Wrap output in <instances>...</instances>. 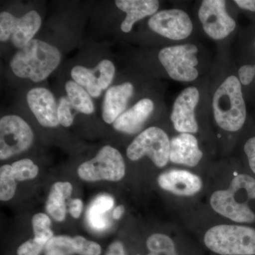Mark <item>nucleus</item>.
Masks as SVG:
<instances>
[{
  "label": "nucleus",
  "instance_id": "obj_23",
  "mask_svg": "<svg viewBox=\"0 0 255 255\" xmlns=\"http://www.w3.org/2000/svg\"><path fill=\"white\" fill-rule=\"evenodd\" d=\"M77 254L74 238L68 236H53L47 243L44 255H73Z\"/></svg>",
  "mask_w": 255,
  "mask_h": 255
},
{
  "label": "nucleus",
  "instance_id": "obj_18",
  "mask_svg": "<svg viewBox=\"0 0 255 255\" xmlns=\"http://www.w3.org/2000/svg\"><path fill=\"white\" fill-rule=\"evenodd\" d=\"M115 3L119 9L127 13V17L121 26L124 33L131 31L137 21L155 14L159 6V1L156 0H117Z\"/></svg>",
  "mask_w": 255,
  "mask_h": 255
},
{
  "label": "nucleus",
  "instance_id": "obj_17",
  "mask_svg": "<svg viewBox=\"0 0 255 255\" xmlns=\"http://www.w3.org/2000/svg\"><path fill=\"white\" fill-rule=\"evenodd\" d=\"M154 110V104L150 99H142L133 107L124 112L115 122V130L127 134H135L141 130L144 124Z\"/></svg>",
  "mask_w": 255,
  "mask_h": 255
},
{
  "label": "nucleus",
  "instance_id": "obj_13",
  "mask_svg": "<svg viewBox=\"0 0 255 255\" xmlns=\"http://www.w3.org/2000/svg\"><path fill=\"white\" fill-rule=\"evenodd\" d=\"M26 100L32 113L42 127H58V105L51 92L43 87L32 89L28 92Z\"/></svg>",
  "mask_w": 255,
  "mask_h": 255
},
{
  "label": "nucleus",
  "instance_id": "obj_12",
  "mask_svg": "<svg viewBox=\"0 0 255 255\" xmlns=\"http://www.w3.org/2000/svg\"><path fill=\"white\" fill-rule=\"evenodd\" d=\"M199 92L195 87L183 90L174 102L171 120L174 128L181 133H196L198 124L195 109L199 101Z\"/></svg>",
  "mask_w": 255,
  "mask_h": 255
},
{
  "label": "nucleus",
  "instance_id": "obj_2",
  "mask_svg": "<svg viewBox=\"0 0 255 255\" xmlns=\"http://www.w3.org/2000/svg\"><path fill=\"white\" fill-rule=\"evenodd\" d=\"M60 60L61 54L56 47L33 39L14 55L10 67L16 76L39 82L58 68Z\"/></svg>",
  "mask_w": 255,
  "mask_h": 255
},
{
  "label": "nucleus",
  "instance_id": "obj_36",
  "mask_svg": "<svg viewBox=\"0 0 255 255\" xmlns=\"http://www.w3.org/2000/svg\"><path fill=\"white\" fill-rule=\"evenodd\" d=\"M83 204L81 199H74L70 202V213L74 219H78L82 214Z\"/></svg>",
  "mask_w": 255,
  "mask_h": 255
},
{
  "label": "nucleus",
  "instance_id": "obj_38",
  "mask_svg": "<svg viewBox=\"0 0 255 255\" xmlns=\"http://www.w3.org/2000/svg\"><path fill=\"white\" fill-rule=\"evenodd\" d=\"M124 206H119L114 209L113 213V217L114 219L118 220L122 217V215H123L124 213Z\"/></svg>",
  "mask_w": 255,
  "mask_h": 255
},
{
  "label": "nucleus",
  "instance_id": "obj_25",
  "mask_svg": "<svg viewBox=\"0 0 255 255\" xmlns=\"http://www.w3.org/2000/svg\"><path fill=\"white\" fill-rule=\"evenodd\" d=\"M32 227H33L34 238L40 241L44 242L45 243L53 237V231L50 229L51 221L46 214H36L32 218Z\"/></svg>",
  "mask_w": 255,
  "mask_h": 255
},
{
  "label": "nucleus",
  "instance_id": "obj_34",
  "mask_svg": "<svg viewBox=\"0 0 255 255\" xmlns=\"http://www.w3.org/2000/svg\"><path fill=\"white\" fill-rule=\"evenodd\" d=\"M244 150L249 161L250 167L255 174V136L251 137L246 142Z\"/></svg>",
  "mask_w": 255,
  "mask_h": 255
},
{
  "label": "nucleus",
  "instance_id": "obj_22",
  "mask_svg": "<svg viewBox=\"0 0 255 255\" xmlns=\"http://www.w3.org/2000/svg\"><path fill=\"white\" fill-rule=\"evenodd\" d=\"M146 246L150 251L147 255H178L174 241L164 234L152 235L147 238Z\"/></svg>",
  "mask_w": 255,
  "mask_h": 255
},
{
  "label": "nucleus",
  "instance_id": "obj_7",
  "mask_svg": "<svg viewBox=\"0 0 255 255\" xmlns=\"http://www.w3.org/2000/svg\"><path fill=\"white\" fill-rule=\"evenodd\" d=\"M197 47L194 44L166 47L159 51L158 58L169 76L179 82H192L199 76L196 67Z\"/></svg>",
  "mask_w": 255,
  "mask_h": 255
},
{
  "label": "nucleus",
  "instance_id": "obj_9",
  "mask_svg": "<svg viewBox=\"0 0 255 255\" xmlns=\"http://www.w3.org/2000/svg\"><path fill=\"white\" fill-rule=\"evenodd\" d=\"M41 23V16L34 10L20 18L3 11L0 14V41L10 40L15 47L21 49L33 40Z\"/></svg>",
  "mask_w": 255,
  "mask_h": 255
},
{
  "label": "nucleus",
  "instance_id": "obj_28",
  "mask_svg": "<svg viewBox=\"0 0 255 255\" xmlns=\"http://www.w3.org/2000/svg\"><path fill=\"white\" fill-rule=\"evenodd\" d=\"M100 73V84L102 90L108 88L115 75V66L110 60H103L96 67Z\"/></svg>",
  "mask_w": 255,
  "mask_h": 255
},
{
  "label": "nucleus",
  "instance_id": "obj_6",
  "mask_svg": "<svg viewBox=\"0 0 255 255\" xmlns=\"http://www.w3.org/2000/svg\"><path fill=\"white\" fill-rule=\"evenodd\" d=\"M170 140L158 127H150L142 131L128 147L127 155L132 161L148 156L157 167H164L169 160Z\"/></svg>",
  "mask_w": 255,
  "mask_h": 255
},
{
  "label": "nucleus",
  "instance_id": "obj_3",
  "mask_svg": "<svg viewBox=\"0 0 255 255\" xmlns=\"http://www.w3.org/2000/svg\"><path fill=\"white\" fill-rule=\"evenodd\" d=\"M215 120L219 127L236 132L246 122L247 111L239 79L228 77L216 90L212 104Z\"/></svg>",
  "mask_w": 255,
  "mask_h": 255
},
{
  "label": "nucleus",
  "instance_id": "obj_8",
  "mask_svg": "<svg viewBox=\"0 0 255 255\" xmlns=\"http://www.w3.org/2000/svg\"><path fill=\"white\" fill-rule=\"evenodd\" d=\"M31 128L21 117L8 115L0 120V159L4 160L24 152L33 141Z\"/></svg>",
  "mask_w": 255,
  "mask_h": 255
},
{
  "label": "nucleus",
  "instance_id": "obj_15",
  "mask_svg": "<svg viewBox=\"0 0 255 255\" xmlns=\"http://www.w3.org/2000/svg\"><path fill=\"white\" fill-rule=\"evenodd\" d=\"M203 157L197 139L190 133H181L170 140L169 160L175 164L196 167Z\"/></svg>",
  "mask_w": 255,
  "mask_h": 255
},
{
  "label": "nucleus",
  "instance_id": "obj_29",
  "mask_svg": "<svg viewBox=\"0 0 255 255\" xmlns=\"http://www.w3.org/2000/svg\"><path fill=\"white\" fill-rule=\"evenodd\" d=\"M74 241L78 255H100L102 253V248L95 242L90 241L80 236L74 237Z\"/></svg>",
  "mask_w": 255,
  "mask_h": 255
},
{
  "label": "nucleus",
  "instance_id": "obj_37",
  "mask_svg": "<svg viewBox=\"0 0 255 255\" xmlns=\"http://www.w3.org/2000/svg\"><path fill=\"white\" fill-rule=\"evenodd\" d=\"M235 2L241 9L255 12V0H236Z\"/></svg>",
  "mask_w": 255,
  "mask_h": 255
},
{
  "label": "nucleus",
  "instance_id": "obj_24",
  "mask_svg": "<svg viewBox=\"0 0 255 255\" xmlns=\"http://www.w3.org/2000/svg\"><path fill=\"white\" fill-rule=\"evenodd\" d=\"M11 165L4 164L0 168V200L7 201L14 196L16 182Z\"/></svg>",
  "mask_w": 255,
  "mask_h": 255
},
{
  "label": "nucleus",
  "instance_id": "obj_1",
  "mask_svg": "<svg viewBox=\"0 0 255 255\" xmlns=\"http://www.w3.org/2000/svg\"><path fill=\"white\" fill-rule=\"evenodd\" d=\"M255 199V179L250 175L241 174L233 179L226 190L215 191L210 204L218 214L240 223L255 221V214L248 206Z\"/></svg>",
  "mask_w": 255,
  "mask_h": 255
},
{
  "label": "nucleus",
  "instance_id": "obj_21",
  "mask_svg": "<svg viewBox=\"0 0 255 255\" xmlns=\"http://www.w3.org/2000/svg\"><path fill=\"white\" fill-rule=\"evenodd\" d=\"M65 90L75 111L85 114H91L95 112L91 96L85 88L75 81H68L65 85Z\"/></svg>",
  "mask_w": 255,
  "mask_h": 255
},
{
  "label": "nucleus",
  "instance_id": "obj_27",
  "mask_svg": "<svg viewBox=\"0 0 255 255\" xmlns=\"http://www.w3.org/2000/svg\"><path fill=\"white\" fill-rule=\"evenodd\" d=\"M75 110L68 97H62L58 105V119L60 125L64 127H70L73 125Z\"/></svg>",
  "mask_w": 255,
  "mask_h": 255
},
{
  "label": "nucleus",
  "instance_id": "obj_33",
  "mask_svg": "<svg viewBox=\"0 0 255 255\" xmlns=\"http://www.w3.org/2000/svg\"><path fill=\"white\" fill-rule=\"evenodd\" d=\"M87 216L89 224L94 229L104 230L107 227V220H106L104 215L96 214V213L92 212V211H87Z\"/></svg>",
  "mask_w": 255,
  "mask_h": 255
},
{
  "label": "nucleus",
  "instance_id": "obj_19",
  "mask_svg": "<svg viewBox=\"0 0 255 255\" xmlns=\"http://www.w3.org/2000/svg\"><path fill=\"white\" fill-rule=\"evenodd\" d=\"M73 186L70 182H58L50 189L46 202V211L55 221L61 222L66 217L65 201L71 196Z\"/></svg>",
  "mask_w": 255,
  "mask_h": 255
},
{
  "label": "nucleus",
  "instance_id": "obj_30",
  "mask_svg": "<svg viewBox=\"0 0 255 255\" xmlns=\"http://www.w3.org/2000/svg\"><path fill=\"white\" fill-rule=\"evenodd\" d=\"M46 245L44 242L36 238H32L18 247L17 255H40Z\"/></svg>",
  "mask_w": 255,
  "mask_h": 255
},
{
  "label": "nucleus",
  "instance_id": "obj_5",
  "mask_svg": "<svg viewBox=\"0 0 255 255\" xmlns=\"http://www.w3.org/2000/svg\"><path fill=\"white\" fill-rule=\"evenodd\" d=\"M78 174L86 182H118L126 174L123 156L112 146H104L93 159L79 166Z\"/></svg>",
  "mask_w": 255,
  "mask_h": 255
},
{
  "label": "nucleus",
  "instance_id": "obj_11",
  "mask_svg": "<svg viewBox=\"0 0 255 255\" xmlns=\"http://www.w3.org/2000/svg\"><path fill=\"white\" fill-rule=\"evenodd\" d=\"M149 27L160 36L174 41L185 39L193 30L192 21L183 10L165 9L156 13L148 21Z\"/></svg>",
  "mask_w": 255,
  "mask_h": 255
},
{
  "label": "nucleus",
  "instance_id": "obj_31",
  "mask_svg": "<svg viewBox=\"0 0 255 255\" xmlns=\"http://www.w3.org/2000/svg\"><path fill=\"white\" fill-rule=\"evenodd\" d=\"M114 205L113 198L110 195L103 194L97 196L89 207L88 211L100 215H104L107 211H110Z\"/></svg>",
  "mask_w": 255,
  "mask_h": 255
},
{
  "label": "nucleus",
  "instance_id": "obj_32",
  "mask_svg": "<svg viewBox=\"0 0 255 255\" xmlns=\"http://www.w3.org/2000/svg\"><path fill=\"white\" fill-rule=\"evenodd\" d=\"M238 75H239V80L241 84L244 85H250L255 76V65H243L239 69Z\"/></svg>",
  "mask_w": 255,
  "mask_h": 255
},
{
  "label": "nucleus",
  "instance_id": "obj_26",
  "mask_svg": "<svg viewBox=\"0 0 255 255\" xmlns=\"http://www.w3.org/2000/svg\"><path fill=\"white\" fill-rule=\"evenodd\" d=\"M11 170L18 182L31 180L38 175V167L29 159H23L11 164Z\"/></svg>",
  "mask_w": 255,
  "mask_h": 255
},
{
  "label": "nucleus",
  "instance_id": "obj_10",
  "mask_svg": "<svg viewBox=\"0 0 255 255\" xmlns=\"http://www.w3.org/2000/svg\"><path fill=\"white\" fill-rule=\"evenodd\" d=\"M199 18L206 34L214 40L224 39L236 27L223 0H204L199 9Z\"/></svg>",
  "mask_w": 255,
  "mask_h": 255
},
{
  "label": "nucleus",
  "instance_id": "obj_16",
  "mask_svg": "<svg viewBox=\"0 0 255 255\" xmlns=\"http://www.w3.org/2000/svg\"><path fill=\"white\" fill-rule=\"evenodd\" d=\"M133 90V85L130 82L116 85L107 90L102 108V117L106 123L114 124L125 112Z\"/></svg>",
  "mask_w": 255,
  "mask_h": 255
},
{
  "label": "nucleus",
  "instance_id": "obj_14",
  "mask_svg": "<svg viewBox=\"0 0 255 255\" xmlns=\"http://www.w3.org/2000/svg\"><path fill=\"white\" fill-rule=\"evenodd\" d=\"M157 183L164 190L180 196L195 195L203 187L199 176L180 169H172L161 174L157 177Z\"/></svg>",
  "mask_w": 255,
  "mask_h": 255
},
{
  "label": "nucleus",
  "instance_id": "obj_35",
  "mask_svg": "<svg viewBox=\"0 0 255 255\" xmlns=\"http://www.w3.org/2000/svg\"><path fill=\"white\" fill-rule=\"evenodd\" d=\"M105 255H127L123 243L118 241L111 243Z\"/></svg>",
  "mask_w": 255,
  "mask_h": 255
},
{
  "label": "nucleus",
  "instance_id": "obj_4",
  "mask_svg": "<svg viewBox=\"0 0 255 255\" xmlns=\"http://www.w3.org/2000/svg\"><path fill=\"white\" fill-rule=\"evenodd\" d=\"M206 246L221 255H255V229L248 226L219 225L204 236Z\"/></svg>",
  "mask_w": 255,
  "mask_h": 255
},
{
  "label": "nucleus",
  "instance_id": "obj_20",
  "mask_svg": "<svg viewBox=\"0 0 255 255\" xmlns=\"http://www.w3.org/2000/svg\"><path fill=\"white\" fill-rule=\"evenodd\" d=\"M73 81L85 88L92 97H100L102 90L100 84V73L97 68L91 70L85 67H74L71 71Z\"/></svg>",
  "mask_w": 255,
  "mask_h": 255
}]
</instances>
